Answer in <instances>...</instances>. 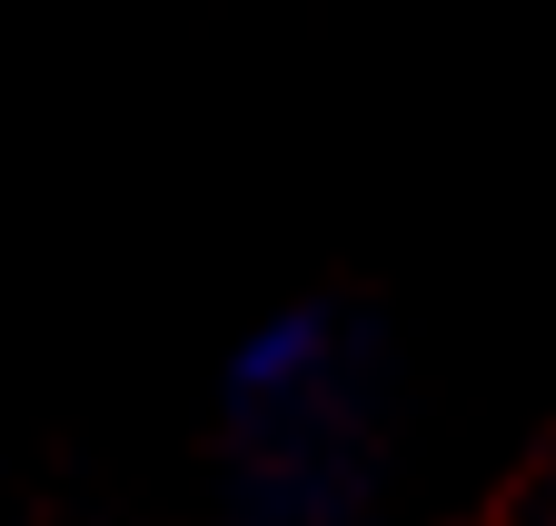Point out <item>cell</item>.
<instances>
[{"label":"cell","mask_w":556,"mask_h":526,"mask_svg":"<svg viewBox=\"0 0 556 526\" xmlns=\"http://www.w3.org/2000/svg\"><path fill=\"white\" fill-rule=\"evenodd\" d=\"M318 358H328V318L318 308H289V318H268L258 338L239 348V387H249V398H278V387L318 377Z\"/></svg>","instance_id":"1"}]
</instances>
